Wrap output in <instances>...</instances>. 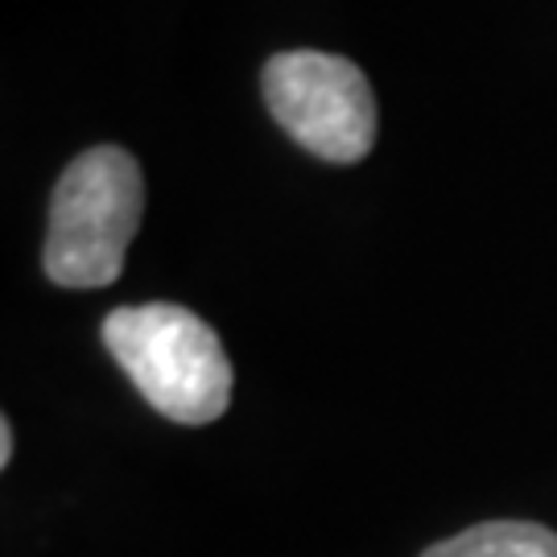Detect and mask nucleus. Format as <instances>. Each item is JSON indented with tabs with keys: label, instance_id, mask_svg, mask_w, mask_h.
<instances>
[{
	"label": "nucleus",
	"instance_id": "nucleus-3",
	"mask_svg": "<svg viewBox=\"0 0 557 557\" xmlns=\"http://www.w3.org/2000/svg\"><path fill=\"white\" fill-rule=\"evenodd\" d=\"M264 103L301 149L356 165L376 145V96L351 59L289 50L264 66Z\"/></svg>",
	"mask_w": 557,
	"mask_h": 557
},
{
	"label": "nucleus",
	"instance_id": "nucleus-5",
	"mask_svg": "<svg viewBox=\"0 0 557 557\" xmlns=\"http://www.w3.org/2000/svg\"><path fill=\"white\" fill-rule=\"evenodd\" d=\"M13 462V425H9V418L0 421V467H9Z\"/></svg>",
	"mask_w": 557,
	"mask_h": 557
},
{
	"label": "nucleus",
	"instance_id": "nucleus-4",
	"mask_svg": "<svg viewBox=\"0 0 557 557\" xmlns=\"http://www.w3.org/2000/svg\"><path fill=\"white\" fill-rule=\"evenodd\" d=\"M421 557H557V533L533 520H487L430 545Z\"/></svg>",
	"mask_w": 557,
	"mask_h": 557
},
{
	"label": "nucleus",
	"instance_id": "nucleus-1",
	"mask_svg": "<svg viewBox=\"0 0 557 557\" xmlns=\"http://www.w3.org/2000/svg\"><path fill=\"white\" fill-rule=\"evenodd\" d=\"M103 343L161 418L211 425L232 400V363L220 335L174 301L124 306L103 319Z\"/></svg>",
	"mask_w": 557,
	"mask_h": 557
},
{
	"label": "nucleus",
	"instance_id": "nucleus-2",
	"mask_svg": "<svg viewBox=\"0 0 557 557\" xmlns=\"http://www.w3.org/2000/svg\"><path fill=\"white\" fill-rule=\"evenodd\" d=\"M145 215V178L128 149L96 145L66 165L50 199L46 277L62 289H103L124 273V252Z\"/></svg>",
	"mask_w": 557,
	"mask_h": 557
}]
</instances>
